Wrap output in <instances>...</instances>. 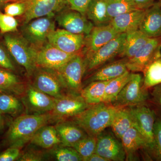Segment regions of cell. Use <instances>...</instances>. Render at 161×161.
Listing matches in <instances>:
<instances>
[{
	"label": "cell",
	"mask_w": 161,
	"mask_h": 161,
	"mask_svg": "<svg viewBox=\"0 0 161 161\" xmlns=\"http://www.w3.org/2000/svg\"><path fill=\"white\" fill-rule=\"evenodd\" d=\"M118 108L104 102L90 105L74 117L73 122L82 128L88 135L97 137L106 128L111 126Z\"/></svg>",
	"instance_id": "6da1fadb"
},
{
	"label": "cell",
	"mask_w": 161,
	"mask_h": 161,
	"mask_svg": "<svg viewBox=\"0 0 161 161\" xmlns=\"http://www.w3.org/2000/svg\"><path fill=\"white\" fill-rule=\"evenodd\" d=\"M56 119L52 112L17 117L11 124L7 134L8 140L12 144V147L23 146L30 141L40 128Z\"/></svg>",
	"instance_id": "7a4b0ae2"
},
{
	"label": "cell",
	"mask_w": 161,
	"mask_h": 161,
	"mask_svg": "<svg viewBox=\"0 0 161 161\" xmlns=\"http://www.w3.org/2000/svg\"><path fill=\"white\" fill-rule=\"evenodd\" d=\"M4 42L10 54L19 64L26 70L31 77L36 69V49L22 36L7 33Z\"/></svg>",
	"instance_id": "3957f363"
},
{
	"label": "cell",
	"mask_w": 161,
	"mask_h": 161,
	"mask_svg": "<svg viewBox=\"0 0 161 161\" xmlns=\"http://www.w3.org/2000/svg\"><path fill=\"white\" fill-rule=\"evenodd\" d=\"M148 98L143 78L140 74L132 73L130 80L111 103L117 107L133 106L143 104Z\"/></svg>",
	"instance_id": "277c9868"
},
{
	"label": "cell",
	"mask_w": 161,
	"mask_h": 161,
	"mask_svg": "<svg viewBox=\"0 0 161 161\" xmlns=\"http://www.w3.org/2000/svg\"><path fill=\"white\" fill-rule=\"evenodd\" d=\"M55 30L54 16L36 18L23 24L21 28L22 36L35 48L47 42L48 35Z\"/></svg>",
	"instance_id": "5b68a950"
},
{
	"label": "cell",
	"mask_w": 161,
	"mask_h": 161,
	"mask_svg": "<svg viewBox=\"0 0 161 161\" xmlns=\"http://www.w3.org/2000/svg\"><path fill=\"white\" fill-rule=\"evenodd\" d=\"M85 70V61L79 53L56 71L66 89L76 94L82 90V78Z\"/></svg>",
	"instance_id": "8992f818"
},
{
	"label": "cell",
	"mask_w": 161,
	"mask_h": 161,
	"mask_svg": "<svg viewBox=\"0 0 161 161\" xmlns=\"http://www.w3.org/2000/svg\"><path fill=\"white\" fill-rule=\"evenodd\" d=\"M36 49L37 68L57 71L77 54H69L53 46L48 41Z\"/></svg>",
	"instance_id": "52a82bcc"
},
{
	"label": "cell",
	"mask_w": 161,
	"mask_h": 161,
	"mask_svg": "<svg viewBox=\"0 0 161 161\" xmlns=\"http://www.w3.org/2000/svg\"><path fill=\"white\" fill-rule=\"evenodd\" d=\"M32 76V85L41 92L56 98L65 95L63 91L66 88L56 71L37 68Z\"/></svg>",
	"instance_id": "ba28073f"
},
{
	"label": "cell",
	"mask_w": 161,
	"mask_h": 161,
	"mask_svg": "<svg viewBox=\"0 0 161 161\" xmlns=\"http://www.w3.org/2000/svg\"><path fill=\"white\" fill-rule=\"evenodd\" d=\"M133 121V127L145 137L152 149L153 143V129L156 118L153 110L144 104L128 107Z\"/></svg>",
	"instance_id": "9c48e42d"
},
{
	"label": "cell",
	"mask_w": 161,
	"mask_h": 161,
	"mask_svg": "<svg viewBox=\"0 0 161 161\" xmlns=\"http://www.w3.org/2000/svg\"><path fill=\"white\" fill-rule=\"evenodd\" d=\"M126 36V33L119 34L87 58V69L91 71L99 68L108 61L119 56L123 50Z\"/></svg>",
	"instance_id": "30bf717a"
},
{
	"label": "cell",
	"mask_w": 161,
	"mask_h": 161,
	"mask_svg": "<svg viewBox=\"0 0 161 161\" xmlns=\"http://www.w3.org/2000/svg\"><path fill=\"white\" fill-rule=\"evenodd\" d=\"M25 6L23 24L36 18L54 16L55 12L63 9L66 0H19Z\"/></svg>",
	"instance_id": "8fae6325"
},
{
	"label": "cell",
	"mask_w": 161,
	"mask_h": 161,
	"mask_svg": "<svg viewBox=\"0 0 161 161\" xmlns=\"http://www.w3.org/2000/svg\"><path fill=\"white\" fill-rule=\"evenodd\" d=\"M161 57V36L150 38L133 58L127 60V68L130 71L143 72L150 62Z\"/></svg>",
	"instance_id": "7c38bea8"
},
{
	"label": "cell",
	"mask_w": 161,
	"mask_h": 161,
	"mask_svg": "<svg viewBox=\"0 0 161 161\" xmlns=\"http://www.w3.org/2000/svg\"><path fill=\"white\" fill-rule=\"evenodd\" d=\"M85 36L75 34L64 29H57L48 35L47 41L65 53L78 54L84 46Z\"/></svg>",
	"instance_id": "4fadbf2b"
},
{
	"label": "cell",
	"mask_w": 161,
	"mask_h": 161,
	"mask_svg": "<svg viewBox=\"0 0 161 161\" xmlns=\"http://www.w3.org/2000/svg\"><path fill=\"white\" fill-rule=\"evenodd\" d=\"M86 16L75 10H66L57 16L56 20L63 29L75 34L87 36L94 27L93 23Z\"/></svg>",
	"instance_id": "5bb4252c"
},
{
	"label": "cell",
	"mask_w": 161,
	"mask_h": 161,
	"mask_svg": "<svg viewBox=\"0 0 161 161\" xmlns=\"http://www.w3.org/2000/svg\"><path fill=\"white\" fill-rule=\"evenodd\" d=\"M90 106L80 95L68 94L55 99L54 107L51 112L57 119L75 117Z\"/></svg>",
	"instance_id": "9a60e30c"
},
{
	"label": "cell",
	"mask_w": 161,
	"mask_h": 161,
	"mask_svg": "<svg viewBox=\"0 0 161 161\" xmlns=\"http://www.w3.org/2000/svg\"><path fill=\"white\" fill-rule=\"evenodd\" d=\"M95 153L108 161H123L126 154L122 144L110 133L103 132L97 137Z\"/></svg>",
	"instance_id": "2e32d148"
},
{
	"label": "cell",
	"mask_w": 161,
	"mask_h": 161,
	"mask_svg": "<svg viewBox=\"0 0 161 161\" xmlns=\"http://www.w3.org/2000/svg\"><path fill=\"white\" fill-rule=\"evenodd\" d=\"M119 34L111 24L94 26L85 40L87 58Z\"/></svg>",
	"instance_id": "e0dca14e"
},
{
	"label": "cell",
	"mask_w": 161,
	"mask_h": 161,
	"mask_svg": "<svg viewBox=\"0 0 161 161\" xmlns=\"http://www.w3.org/2000/svg\"><path fill=\"white\" fill-rule=\"evenodd\" d=\"M24 100L28 108L38 113L51 112L54 107L55 99L41 92L32 85L26 87Z\"/></svg>",
	"instance_id": "ac0fdd59"
},
{
	"label": "cell",
	"mask_w": 161,
	"mask_h": 161,
	"mask_svg": "<svg viewBox=\"0 0 161 161\" xmlns=\"http://www.w3.org/2000/svg\"><path fill=\"white\" fill-rule=\"evenodd\" d=\"M146 9H137L119 15L112 19L110 24L118 33H127L139 28Z\"/></svg>",
	"instance_id": "d6986e66"
},
{
	"label": "cell",
	"mask_w": 161,
	"mask_h": 161,
	"mask_svg": "<svg viewBox=\"0 0 161 161\" xmlns=\"http://www.w3.org/2000/svg\"><path fill=\"white\" fill-rule=\"evenodd\" d=\"M139 30L148 37L161 36V8L157 2L146 9Z\"/></svg>",
	"instance_id": "ffe728a7"
},
{
	"label": "cell",
	"mask_w": 161,
	"mask_h": 161,
	"mask_svg": "<svg viewBox=\"0 0 161 161\" xmlns=\"http://www.w3.org/2000/svg\"><path fill=\"white\" fill-rule=\"evenodd\" d=\"M121 140L125 152V160H134L136 153L140 149L149 150V144L147 141L134 127L130 128L123 135Z\"/></svg>",
	"instance_id": "44dd1931"
},
{
	"label": "cell",
	"mask_w": 161,
	"mask_h": 161,
	"mask_svg": "<svg viewBox=\"0 0 161 161\" xmlns=\"http://www.w3.org/2000/svg\"><path fill=\"white\" fill-rule=\"evenodd\" d=\"M55 128L63 147H73L88 136L82 128L74 122H62L57 124Z\"/></svg>",
	"instance_id": "7402d4cb"
},
{
	"label": "cell",
	"mask_w": 161,
	"mask_h": 161,
	"mask_svg": "<svg viewBox=\"0 0 161 161\" xmlns=\"http://www.w3.org/2000/svg\"><path fill=\"white\" fill-rule=\"evenodd\" d=\"M128 59L124 58L101 66L92 75L90 80L108 81L119 77L128 70L127 67Z\"/></svg>",
	"instance_id": "603a6c76"
},
{
	"label": "cell",
	"mask_w": 161,
	"mask_h": 161,
	"mask_svg": "<svg viewBox=\"0 0 161 161\" xmlns=\"http://www.w3.org/2000/svg\"><path fill=\"white\" fill-rule=\"evenodd\" d=\"M26 89L17 75L9 70L0 68V92L20 96L24 95Z\"/></svg>",
	"instance_id": "cb8c5ba5"
},
{
	"label": "cell",
	"mask_w": 161,
	"mask_h": 161,
	"mask_svg": "<svg viewBox=\"0 0 161 161\" xmlns=\"http://www.w3.org/2000/svg\"><path fill=\"white\" fill-rule=\"evenodd\" d=\"M150 38L139 30L127 33L123 50L119 56L128 60L133 58Z\"/></svg>",
	"instance_id": "d4e9b609"
},
{
	"label": "cell",
	"mask_w": 161,
	"mask_h": 161,
	"mask_svg": "<svg viewBox=\"0 0 161 161\" xmlns=\"http://www.w3.org/2000/svg\"><path fill=\"white\" fill-rule=\"evenodd\" d=\"M30 141L44 149H50L61 143L55 127L47 125L40 128Z\"/></svg>",
	"instance_id": "484cf974"
},
{
	"label": "cell",
	"mask_w": 161,
	"mask_h": 161,
	"mask_svg": "<svg viewBox=\"0 0 161 161\" xmlns=\"http://www.w3.org/2000/svg\"><path fill=\"white\" fill-rule=\"evenodd\" d=\"M110 127L116 137L120 139L130 128L133 127L132 116L128 107H119Z\"/></svg>",
	"instance_id": "4316f807"
},
{
	"label": "cell",
	"mask_w": 161,
	"mask_h": 161,
	"mask_svg": "<svg viewBox=\"0 0 161 161\" xmlns=\"http://www.w3.org/2000/svg\"><path fill=\"white\" fill-rule=\"evenodd\" d=\"M86 16L95 26L109 24L111 20L107 11V0H92Z\"/></svg>",
	"instance_id": "83f0119b"
},
{
	"label": "cell",
	"mask_w": 161,
	"mask_h": 161,
	"mask_svg": "<svg viewBox=\"0 0 161 161\" xmlns=\"http://www.w3.org/2000/svg\"><path fill=\"white\" fill-rule=\"evenodd\" d=\"M108 81H92L81 90L80 95L89 105L103 102L105 90Z\"/></svg>",
	"instance_id": "f1b7e54d"
},
{
	"label": "cell",
	"mask_w": 161,
	"mask_h": 161,
	"mask_svg": "<svg viewBox=\"0 0 161 161\" xmlns=\"http://www.w3.org/2000/svg\"><path fill=\"white\" fill-rule=\"evenodd\" d=\"M132 73L127 71L123 75L109 80L106 86L103 102L111 103L130 80Z\"/></svg>",
	"instance_id": "f546056e"
},
{
	"label": "cell",
	"mask_w": 161,
	"mask_h": 161,
	"mask_svg": "<svg viewBox=\"0 0 161 161\" xmlns=\"http://www.w3.org/2000/svg\"><path fill=\"white\" fill-rule=\"evenodd\" d=\"M143 86L148 90L161 84V57L150 62L144 69Z\"/></svg>",
	"instance_id": "4dcf8cb0"
},
{
	"label": "cell",
	"mask_w": 161,
	"mask_h": 161,
	"mask_svg": "<svg viewBox=\"0 0 161 161\" xmlns=\"http://www.w3.org/2000/svg\"><path fill=\"white\" fill-rule=\"evenodd\" d=\"M107 6L111 20L119 15L139 9L132 0H107Z\"/></svg>",
	"instance_id": "1f68e13d"
},
{
	"label": "cell",
	"mask_w": 161,
	"mask_h": 161,
	"mask_svg": "<svg viewBox=\"0 0 161 161\" xmlns=\"http://www.w3.org/2000/svg\"><path fill=\"white\" fill-rule=\"evenodd\" d=\"M22 103L15 95L0 92V111L4 114L16 115L22 110Z\"/></svg>",
	"instance_id": "d6a6232c"
},
{
	"label": "cell",
	"mask_w": 161,
	"mask_h": 161,
	"mask_svg": "<svg viewBox=\"0 0 161 161\" xmlns=\"http://www.w3.org/2000/svg\"><path fill=\"white\" fill-rule=\"evenodd\" d=\"M97 143V137L88 135L74 145L73 148L79 153L82 161H87L95 153Z\"/></svg>",
	"instance_id": "836d02e7"
},
{
	"label": "cell",
	"mask_w": 161,
	"mask_h": 161,
	"mask_svg": "<svg viewBox=\"0 0 161 161\" xmlns=\"http://www.w3.org/2000/svg\"><path fill=\"white\" fill-rule=\"evenodd\" d=\"M53 154L58 161H82L79 153L73 147H64L58 148L54 151Z\"/></svg>",
	"instance_id": "e575fe53"
},
{
	"label": "cell",
	"mask_w": 161,
	"mask_h": 161,
	"mask_svg": "<svg viewBox=\"0 0 161 161\" xmlns=\"http://www.w3.org/2000/svg\"><path fill=\"white\" fill-rule=\"evenodd\" d=\"M150 151L158 160L161 161V118L156 119L153 129V143Z\"/></svg>",
	"instance_id": "d590c367"
},
{
	"label": "cell",
	"mask_w": 161,
	"mask_h": 161,
	"mask_svg": "<svg viewBox=\"0 0 161 161\" xmlns=\"http://www.w3.org/2000/svg\"><path fill=\"white\" fill-rule=\"evenodd\" d=\"M18 22L14 17L0 12V31L7 34L17 31Z\"/></svg>",
	"instance_id": "8d00e7d4"
},
{
	"label": "cell",
	"mask_w": 161,
	"mask_h": 161,
	"mask_svg": "<svg viewBox=\"0 0 161 161\" xmlns=\"http://www.w3.org/2000/svg\"><path fill=\"white\" fill-rule=\"evenodd\" d=\"M25 11V6L21 1L7 4L4 8L6 14L13 17L23 15Z\"/></svg>",
	"instance_id": "74e56055"
},
{
	"label": "cell",
	"mask_w": 161,
	"mask_h": 161,
	"mask_svg": "<svg viewBox=\"0 0 161 161\" xmlns=\"http://www.w3.org/2000/svg\"><path fill=\"white\" fill-rule=\"evenodd\" d=\"M70 9L86 15L87 10L92 0H66Z\"/></svg>",
	"instance_id": "f35d334b"
},
{
	"label": "cell",
	"mask_w": 161,
	"mask_h": 161,
	"mask_svg": "<svg viewBox=\"0 0 161 161\" xmlns=\"http://www.w3.org/2000/svg\"><path fill=\"white\" fill-rule=\"evenodd\" d=\"M0 68L10 71L14 70L15 68L6 50L0 44Z\"/></svg>",
	"instance_id": "ab89813d"
},
{
	"label": "cell",
	"mask_w": 161,
	"mask_h": 161,
	"mask_svg": "<svg viewBox=\"0 0 161 161\" xmlns=\"http://www.w3.org/2000/svg\"><path fill=\"white\" fill-rule=\"evenodd\" d=\"M19 149L18 147H12L0 153V161H13L20 156Z\"/></svg>",
	"instance_id": "60d3db41"
},
{
	"label": "cell",
	"mask_w": 161,
	"mask_h": 161,
	"mask_svg": "<svg viewBox=\"0 0 161 161\" xmlns=\"http://www.w3.org/2000/svg\"><path fill=\"white\" fill-rule=\"evenodd\" d=\"M43 160V154L40 153L33 151H29L25 153L22 156L19 158V161H40Z\"/></svg>",
	"instance_id": "b9f144b4"
},
{
	"label": "cell",
	"mask_w": 161,
	"mask_h": 161,
	"mask_svg": "<svg viewBox=\"0 0 161 161\" xmlns=\"http://www.w3.org/2000/svg\"><path fill=\"white\" fill-rule=\"evenodd\" d=\"M139 9H147L154 4L155 0H132Z\"/></svg>",
	"instance_id": "7bdbcfd3"
},
{
	"label": "cell",
	"mask_w": 161,
	"mask_h": 161,
	"mask_svg": "<svg viewBox=\"0 0 161 161\" xmlns=\"http://www.w3.org/2000/svg\"><path fill=\"white\" fill-rule=\"evenodd\" d=\"M153 96L155 103L161 107V84L154 86Z\"/></svg>",
	"instance_id": "ee69618b"
},
{
	"label": "cell",
	"mask_w": 161,
	"mask_h": 161,
	"mask_svg": "<svg viewBox=\"0 0 161 161\" xmlns=\"http://www.w3.org/2000/svg\"><path fill=\"white\" fill-rule=\"evenodd\" d=\"M87 161H108L107 159L99 155L97 153H95L92 154L91 156L88 158Z\"/></svg>",
	"instance_id": "f6af8a7d"
},
{
	"label": "cell",
	"mask_w": 161,
	"mask_h": 161,
	"mask_svg": "<svg viewBox=\"0 0 161 161\" xmlns=\"http://www.w3.org/2000/svg\"><path fill=\"white\" fill-rule=\"evenodd\" d=\"M9 1L10 0H0V6L6 4V3H8Z\"/></svg>",
	"instance_id": "bcb514c9"
},
{
	"label": "cell",
	"mask_w": 161,
	"mask_h": 161,
	"mask_svg": "<svg viewBox=\"0 0 161 161\" xmlns=\"http://www.w3.org/2000/svg\"><path fill=\"white\" fill-rule=\"evenodd\" d=\"M157 3H158V4L159 6H160L161 8V0H159V1H158V2H157Z\"/></svg>",
	"instance_id": "7dc6e473"
},
{
	"label": "cell",
	"mask_w": 161,
	"mask_h": 161,
	"mask_svg": "<svg viewBox=\"0 0 161 161\" xmlns=\"http://www.w3.org/2000/svg\"><path fill=\"white\" fill-rule=\"evenodd\" d=\"M2 114L1 113V111H0V122H2Z\"/></svg>",
	"instance_id": "c3c4849f"
},
{
	"label": "cell",
	"mask_w": 161,
	"mask_h": 161,
	"mask_svg": "<svg viewBox=\"0 0 161 161\" xmlns=\"http://www.w3.org/2000/svg\"><path fill=\"white\" fill-rule=\"evenodd\" d=\"M2 122H0V127H1V126H2Z\"/></svg>",
	"instance_id": "681fc988"
},
{
	"label": "cell",
	"mask_w": 161,
	"mask_h": 161,
	"mask_svg": "<svg viewBox=\"0 0 161 161\" xmlns=\"http://www.w3.org/2000/svg\"><path fill=\"white\" fill-rule=\"evenodd\" d=\"M157 1H159V0H157Z\"/></svg>",
	"instance_id": "f907efd6"
}]
</instances>
